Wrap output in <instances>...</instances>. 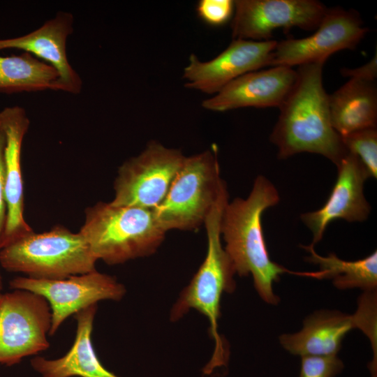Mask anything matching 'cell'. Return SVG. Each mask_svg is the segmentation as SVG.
Listing matches in <instances>:
<instances>
[{"instance_id": "cell-1", "label": "cell", "mask_w": 377, "mask_h": 377, "mask_svg": "<svg viewBox=\"0 0 377 377\" xmlns=\"http://www.w3.org/2000/svg\"><path fill=\"white\" fill-rule=\"evenodd\" d=\"M324 64L299 66L296 82L279 107L270 140L280 159L309 152L325 156L337 166L348 152L331 123L329 95L323 83Z\"/></svg>"}, {"instance_id": "cell-2", "label": "cell", "mask_w": 377, "mask_h": 377, "mask_svg": "<svg viewBox=\"0 0 377 377\" xmlns=\"http://www.w3.org/2000/svg\"><path fill=\"white\" fill-rule=\"evenodd\" d=\"M280 200L274 185L265 176H258L249 196L237 198L226 204L221 222V233L235 273L241 276L252 275L254 287L260 297L276 305L280 298L273 290L284 273L298 275L272 261L266 246L262 227V216Z\"/></svg>"}, {"instance_id": "cell-3", "label": "cell", "mask_w": 377, "mask_h": 377, "mask_svg": "<svg viewBox=\"0 0 377 377\" xmlns=\"http://www.w3.org/2000/svg\"><path fill=\"white\" fill-rule=\"evenodd\" d=\"M228 199L227 186H224L204 222L207 237L205 258L170 313L172 321L179 320L192 309L208 318L215 348L210 361L204 369L206 374L227 362L226 351L218 332V320L222 294L231 293L235 288L234 275L236 273L221 242V222Z\"/></svg>"}, {"instance_id": "cell-4", "label": "cell", "mask_w": 377, "mask_h": 377, "mask_svg": "<svg viewBox=\"0 0 377 377\" xmlns=\"http://www.w3.org/2000/svg\"><path fill=\"white\" fill-rule=\"evenodd\" d=\"M79 232L96 260L108 265L151 255L166 233L152 210L110 202L87 207Z\"/></svg>"}, {"instance_id": "cell-5", "label": "cell", "mask_w": 377, "mask_h": 377, "mask_svg": "<svg viewBox=\"0 0 377 377\" xmlns=\"http://www.w3.org/2000/svg\"><path fill=\"white\" fill-rule=\"evenodd\" d=\"M97 260L80 232L63 226L34 231L3 246L0 265L6 271L41 279H59L96 270Z\"/></svg>"}, {"instance_id": "cell-6", "label": "cell", "mask_w": 377, "mask_h": 377, "mask_svg": "<svg viewBox=\"0 0 377 377\" xmlns=\"http://www.w3.org/2000/svg\"><path fill=\"white\" fill-rule=\"evenodd\" d=\"M225 182L217 147L185 158L163 202L152 211L166 232L193 230L204 224Z\"/></svg>"}, {"instance_id": "cell-7", "label": "cell", "mask_w": 377, "mask_h": 377, "mask_svg": "<svg viewBox=\"0 0 377 377\" xmlns=\"http://www.w3.org/2000/svg\"><path fill=\"white\" fill-rule=\"evenodd\" d=\"M185 158L179 149L150 142L119 168L110 202L153 210L165 198Z\"/></svg>"}, {"instance_id": "cell-8", "label": "cell", "mask_w": 377, "mask_h": 377, "mask_svg": "<svg viewBox=\"0 0 377 377\" xmlns=\"http://www.w3.org/2000/svg\"><path fill=\"white\" fill-rule=\"evenodd\" d=\"M51 309L42 296L13 289L0 293V364L19 363L50 347Z\"/></svg>"}, {"instance_id": "cell-9", "label": "cell", "mask_w": 377, "mask_h": 377, "mask_svg": "<svg viewBox=\"0 0 377 377\" xmlns=\"http://www.w3.org/2000/svg\"><path fill=\"white\" fill-rule=\"evenodd\" d=\"M13 289L32 292L43 297L51 309L50 335H53L70 316L101 300L119 301L125 287L110 275L94 270L59 279L17 276L10 281Z\"/></svg>"}, {"instance_id": "cell-10", "label": "cell", "mask_w": 377, "mask_h": 377, "mask_svg": "<svg viewBox=\"0 0 377 377\" xmlns=\"http://www.w3.org/2000/svg\"><path fill=\"white\" fill-rule=\"evenodd\" d=\"M367 31L359 15L353 10L327 8L312 35L277 42L269 66L292 68L296 65L325 63L338 51L355 48Z\"/></svg>"}, {"instance_id": "cell-11", "label": "cell", "mask_w": 377, "mask_h": 377, "mask_svg": "<svg viewBox=\"0 0 377 377\" xmlns=\"http://www.w3.org/2000/svg\"><path fill=\"white\" fill-rule=\"evenodd\" d=\"M231 23L233 39L265 41L277 29H317L327 8L315 0H237Z\"/></svg>"}, {"instance_id": "cell-12", "label": "cell", "mask_w": 377, "mask_h": 377, "mask_svg": "<svg viewBox=\"0 0 377 377\" xmlns=\"http://www.w3.org/2000/svg\"><path fill=\"white\" fill-rule=\"evenodd\" d=\"M277 41L234 39L216 57L201 61L194 54L184 68L185 87L208 94H217L236 78L269 66Z\"/></svg>"}, {"instance_id": "cell-13", "label": "cell", "mask_w": 377, "mask_h": 377, "mask_svg": "<svg viewBox=\"0 0 377 377\" xmlns=\"http://www.w3.org/2000/svg\"><path fill=\"white\" fill-rule=\"evenodd\" d=\"M337 168V178L326 202L319 209L300 216L312 233L311 244L313 246L323 239L332 221L343 219L348 222H362L371 212L364 194V184L369 176L360 160L348 152Z\"/></svg>"}, {"instance_id": "cell-14", "label": "cell", "mask_w": 377, "mask_h": 377, "mask_svg": "<svg viewBox=\"0 0 377 377\" xmlns=\"http://www.w3.org/2000/svg\"><path fill=\"white\" fill-rule=\"evenodd\" d=\"M0 124L6 138L3 154L7 219L2 248L34 230L24 217V182L22 147L30 121L25 109L15 105L0 112ZM1 248V249H2Z\"/></svg>"}, {"instance_id": "cell-15", "label": "cell", "mask_w": 377, "mask_h": 377, "mask_svg": "<svg viewBox=\"0 0 377 377\" xmlns=\"http://www.w3.org/2000/svg\"><path fill=\"white\" fill-rule=\"evenodd\" d=\"M73 22L71 13L59 11L29 34L0 39V50L17 49L31 54L57 71L54 91L78 94L82 89V80L69 63L66 53V42L73 32Z\"/></svg>"}, {"instance_id": "cell-16", "label": "cell", "mask_w": 377, "mask_h": 377, "mask_svg": "<svg viewBox=\"0 0 377 377\" xmlns=\"http://www.w3.org/2000/svg\"><path fill=\"white\" fill-rule=\"evenodd\" d=\"M296 80L297 71L287 66L252 71L228 83L202 105L215 112L245 107L279 108Z\"/></svg>"}, {"instance_id": "cell-17", "label": "cell", "mask_w": 377, "mask_h": 377, "mask_svg": "<svg viewBox=\"0 0 377 377\" xmlns=\"http://www.w3.org/2000/svg\"><path fill=\"white\" fill-rule=\"evenodd\" d=\"M97 305L94 304L75 314L77 329L74 342L62 357L50 360L36 357L32 368L41 377H119L108 370L100 362L91 341Z\"/></svg>"}, {"instance_id": "cell-18", "label": "cell", "mask_w": 377, "mask_h": 377, "mask_svg": "<svg viewBox=\"0 0 377 377\" xmlns=\"http://www.w3.org/2000/svg\"><path fill=\"white\" fill-rule=\"evenodd\" d=\"M353 329V315L320 310L304 320L299 332L280 335L279 343L288 352L300 357L337 355L345 336Z\"/></svg>"}, {"instance_id": "cell-19", "label": "cell", "mask_w": 377, "mask_h": 377, "mask_svg": "<svg viewBox=\"0 0 377 377\" xmlns=\"http://www.w3.org/2000/svg\"><path fill=\"white\" fill-rule=\"evenodd\" d=\"M328 102L332 125L340 136L376 128L377 91L374 82L350 78L329 95Z\"/></svg>"}, {"instance_id": "cell-20", "label": "cell", "mask_w": 377, "mask_h": 377, "mask_svg": "<svg viewBox=\"0 0 377 377\" xmlns=\"http://www.w3.org/2000/svg\"><path fill=\"white\" fill-rule=\"evenodd\" d=\"M302 247L309 253L306 260L318 266L316 272H302V276L317 279H330L338 289L359 288L363 290L376 289L377 251L364 258L347 261L335 253L322 256L316 253L311 244Z\"/></svg>"}, {"instance_id": "cell-21", "label": "cell", "mask_w": 377, "mask_h": 377, "mask_svg": "<svg viewBox=\"0 0 377 377\" xmlns=\"http://www.w3.org/2000/svg\"><path fill=\"white\" fill-rule=\"evenodd\" d=\"M57 78L52 66L29 52L0 56V93L53 90Z\"/></svg>"}, {"instance_id": "cell-22", "label": "cell", "mask_w": 377, "mask_h": 377, "mask_svg": "<svg viewBox=\"0 0 377 377\" xmlns=\"http://www.w3.org/2000/svg\"><path fill=\"white\" fill-rule=\"evenodd\" d=\"M355 329L360 330L369 339L373 358L368 364L371 377H377V290H364L359 297L357 308L353 314Z\"/></svg>"}, {"instance_id": "cell-23", "label": "cell", "mask_w": 377, "mask_h": 377, "mask_svg": "<svg viewBox=\"0 0 377 377\" xmlns=\"http://www.w3.org/2000/svg\"><path fill=\"white\" fill-rule=\"evenodd\" d=\"M347 151L362 163L369 177H377V130L367 128L341 136Z\"/></svg>"}, {"instance_id": "cell-24", "label": "cell", "mask_w": 377, "mask_h": 377, "mask_svg": "<svg viewBox=\"0 0 377 377\" xmlns=\"http://www.w3.org/2000/svg\"><path fill=\"white\" fill-rule=\"evenodd\" d=\"M344 368L337 355L301 357L299 377H335Z\"/></svg>"}, {"instance_id": "cell-25", "label": "cell", "mask_w": 377, "mask_h": 377, "mask_svg": "<svg viewBox=\"0 0 377 377\" xmlns=\"http://www.w3.org/2000/svg\"><path fill=\"white\" fill-rule=\"evenodd\" d=\"M234 1L231 0H201L197 6L199 17L209 24L218 26L231 17Z\"/></svg>"}, {"instance_id": "cell-26", "label": "cell", "mask_w": 377, "mask_h": 377, "mask_svg": "<svg viewBox=\"0 0 377 377\" xmlns=\"http://www.w3.org/2000/svg\"><path fill=\"white\" fill-rule=\"evenodd\" d=\"M6 144L5 134L0 124V251L7 219V205L5 197L3 154Z\"/></svg>"}, {"instance_id": "cell-27", "label": "cell", "mask_w": 377, "mask_h": 377, "mask_svg": "<svg viewBox=\"0 0 377 377\" xmlns=\"http://www.w3.org/2000/svg\"><path fill=\"white\" fill-rule=\"evenodd\" d=\"M376 54L370 61L366 64L354 69H341V73L343 76L350 78L358 79L361 80L374 82L377 75Z\"/></svg>"}, {"instance_id": "cell-28", "label": "cell", "mask_w": 377, "mask_h": 377, "mask_svg": "<svg viewBox=\"0 0 377 377\" xmlns=\"http://www.w3.org/2000/svg\"><path fill=\"white\" fill-rule=\"evenodd\" d=\"M2 288H3V278H2L1 274L0 272V293L2 290Z\"/></svg>"}]
</instances>
